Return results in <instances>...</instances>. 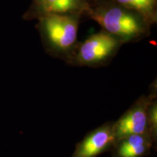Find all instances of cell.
Instances as JSON below:
<instances>
[{"mask_svg": "<svg viewBox=\"0 0 157 157\" xmlns=\"http://www.w3.org/2000/svg\"><path fill=\"white\" fill-rule=\"evenodd\" d=\"M91 17L121 42L143 36L148 29L144 17L120 5L100 7L91 12Z\"/></svg>", "mask_w": 157, "mask_h": 157, "instance_id": "1", "label": "cell"}, {"mask_svg": "<svg viewBox=\"0 0 157 157\" xmlns=\"http://www.w3.org/2000/svg\"><path fill=\"white\" fill-rule=\"evenodd\" d=\"M39 26L51 48L66 52L76 41L78 19L73 14H45L40 16Z\"/></svg>", "mask_w": 157, "mask_h": 157, "instance_id": "2", "label": "cell"}, {"mask_svg": "<svg viewBox=\"0 0 157 157\" xmlns=\"http://www.w3.org/2000/svg\"><path fill=\"white\" fill-rule=\"evenodd\" d=\"M121 43L119 39L105 31L92 35L79 47L74 63L87 66L103 64L113 56Z\"/></svg>", "mask_w": 157, "mask_h": 157, "instance_id": "3", "label": "cell"}, {"mask_svg": "<svg viewBox=\"0 0 157 157\" xmlns=\"http://www.w3.org/2000/svg\"><path fill=\"white\" fill-rule=\"evenodd\" d=\"M154 99H156L154 92L148 95H142L117 121L113 122L115 142L130 135L148 134V110L149 105Z\"/></svg>", "mask_w": 157, "mask_h": 157, "instance_id": "4", "label": "cell"}, {"mask_svg": "<svg viewBox=\"0 0 157 157\" xmlns=\"http://www.w3.org/2000/svg\"><path fill=\"white\" fill-rule=\"evenodd\" d=\"M114 143L113 122H106L88 132L76 145L71 157H98L111 151Z\"/></svg>", "mask_w": 157, "mask_h": 157, "instance_id": "5", "label": "cell"}, {"mask_svg": "<svg viewBox=\"0 0 157 157\" xmlns=\"http://www.w3.org/2000/svg\"><path fill=\"white\" fill-rule=\"evenodd\" d=\"M155 143L148 134H134L116 141L111 148V157H146Z\"/></svg>", "mask_w": 157, "mask_h": 157, "instance_id": "6", "label": "cell"}, {"mask_svg": "<svg viewBox=\"0 0 157 157\" xmlns=\"http://www.w3.org/2000/svg\"><path fill=\"white\" fill-rule=\"evenodd\" d=\"M84 5V0H43L36 5L37 8L45 14H70Z\"/></svg>", "mask_w": 157, "mask_h": 157, "instance_id": "7", "label": "cell"}, {"mask_svg": "<svg viewBox=\"0 0 157 157\" xmlns=\"http://www.w3.org/2000/svg\"><path fill=\"white\" fill-rule=\"evenodd\" d=\"M121 7L139 13L145 18L154 14L156 6V0H116Z\"/></svg>", "mask_w": 157, "mask_h": 157, "instance_id": "8", "label": "cell"}, {"mask_svg": "<svg viewBox=\"0 0 157 157\" xmlns=\"http://www.w3.org/2000/svg\"><path fill=\"white\" fill-rule=\"evenodd\" d=\"M148 132L153 141L156 144L157 141V103L156 100H154L150 103L148 110Z\"/></svg>", "mask_w": 157, "mask_h": 157, "instance_id": "9", "label": "cell"}, {"mask_svg": "<svg viewBox=\"0 0 157 157\" xmlns=\"http://www.w3.org/2000/svg\"><path fill=\"white\" fill-rule=\"evenodd\" d=\"M34 1L35 2V3H36V5H38V4L42 2L43 0H34Z\"/></svg>", "mask_w": 157, "mask_h": 157, "instance_id": "10", "label": "cell"}]
</instances>
